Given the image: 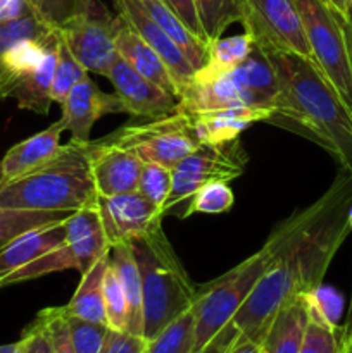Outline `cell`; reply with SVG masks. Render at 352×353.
Listing matches in <instances>:
<instances>
[{"mask_svg": "<svg viewBox=\"0 0 352 353\" xmlns=\"http://www.w3.org/2000/svg\"><path fill=\"white\" fill-rule=\"evenodd\" d=\"M352 171L340 168L314 203L283 221L282 240L268 271L231 321L235 333L262 345L276 314L292 300L316 292L338 248L352 231Z\"/></svg>", "mask_w": 352, "mask_h": 353, "instance_id": "cell-1", "label": "cell"}, {"mask_svg": "<svg viewBox=\"0 0 352 353\" xmlns=\"http://www.w3.org/2000/svg\"><path fill=\"white\" fill-rule=\"evenodd\" d=\"M268 54V52H266ZM280 79L269 124L309 138L352 171V114L311 59L268 54Z\"/></svg>", "mask_w": 352, "mask_h": 353, "instance_id": "cell-2", "label": "cell"}, {"mask_svg": "<svg viewBox=\"0 0 352 353\" xmlns=\"http://www.w3.org/2000/svg\"><path fill=\"white\" fill-rule=\"evenodd\" d=\"M88 141L69 140L40 168L12 181L0 183V207L21 210H64L97 205Z\"/></svg>", "mask_w": 352, "mask_h": 353, "instance_id": "cell-3", "label": "cell"}, {"mask_svg": "<svg viewBox=\"0 0 352 353\" xmlns=\"http://www.w3.org/2000/svg\"><path fill=\"white\" fill-rule=\"evenodd\" d=\"M141 276L144 340L148 341L171 321L193 307L200 295L169 243L162 224L130 241Z\"/></svg>", "mask_w": 352, "mask_h": 353, "instance_id": "cell-4", "label": "cell"}, {"mask_svg": "<svg viewBox=\"0 0 352 353\" xmlns=\"http://www.w3.org/2000/svg\"><path fill=\"white\" fill-rule=\"evenodd\" d=\"M280 240L282 226L275 228L261 250L235 265L226 274L200 286V295L195 302L197 336L193 353H206L230 326L235 314L254 290L255 283L268 271L278 250Z\"/></svg>", "mask_w": 352, "mask_h": 353, "instance_id": "cell-5", "label": "cell"}, {"mask_svg": "<svg viewBox=\"0 0 352 353\" xmlns=\"http://www.w3.org/2000/svg\"><path fill=\"white\" fill-rule=\"evenodd\" d=\"M316 68L352 114V43L347 19L324 0H295Z\"/></svg>", "mask_w": 352, "mask_h": 353, "instance_id": "cell-6", "label": "cell"}, {"mask_svg": "<svg viewBox=\"0 0 352 353\" xmlns=\"http://www.w3.org/2000/svg\"><path fill=\"white\" fill-rule=\"evenodd\" d=\"M248 155L240 138L226 143H200L192 154L173 168V188L162 214L186 217L190 199L204 185L213 181L230 183L240 178L247 165Z\"/></svg>", "mask_w": 352, "mask_h": 353, "instance_id": "cell-7", "label": "cell"}, {"mask_svg": "<svg viewBox=\"0 0 352 353\" xmlns=\"http://www.w3.org/2000/svg\"><path fill=\"white\" fill-rule=\"evenodd\" d=\"M102 140L133 152L141 162H155L169 169L200 145L192 117L179 109L168 116L150 117L141 123L131 119Z\"/></svg>", "mask_w": 352, "mask_h": 353, "instance_id": "cell-8", "label": "cell"}, {"mask_svg": "<svg viewBox=\"0 0 352 353\" xmlns=\"http://www.w3.org/2000/svg\"><path fill=\"white\" fill-rule=\"evenodd\" d=\"M66 228H68V234L61 247L0 279V288L16 285V283L31 281V279L66 271V269H76L83 274L104 254L110 250L106 234H104L97 205L72 212L66 221Z\"/></svg>", "mask_w": 352, "mask_h": 353, "instance_id": "cell-9", "label": "cell"}, {"mask_svg": "<svg viewBox=\"0 0 352 353\" xmlns=\"http://www.w3.org/2000/svg\"><path fill=\"white\" fill-rule=\"evenodd\" d=\"M242 24L261 50L313 61L295 0H242Z\"/></svg>", "mask_w": 352, "mask_h": 353, "instance_id": "cell-10", "label": "cell"}, {"mask_svg": "<svg viewBox=\"0 0 352 353\" xmlns=\"http://www.w3.org/2000/svg\"><path fill=\"white\" fill-rule=\"evenodd\" d=\"M121 24L119 16L113 17L95 0L88 10L68 17L57 28V33L86 71L107 78L114 61L119 57L116 34Z\"/></svg>", "mask_w": 352, "mask_h": 353, "instance_id": "cell-11", "label": "cell"}, {"mask_svg": "<svg viewBox=\"0 0 352 353\" xmlns=\"http://www.w3.org/2000/svg\"><path fill=\"white\" fill-rule=\"evenodd\" d=\"M97 209L109 247L141 236L154 226L162 224L164 217L161 207L154 205L138 192L99 196Z\"/></svg>", "mask_w": 352, "mask_h": 353, "instance_id": "cell-12", "label": "cell"}, {"mask_svg": "<svg viewBox=\"0 0 352 353\" xmlns=\"http://www.w3.org/2000/svg\"><path fill=\"white\" fill-rule=\"evenodd\" d=\"M107 79L113 83L114 95L119 99L123 110L137 119L168 116L178 110V97L171 95L150 79L138 74L126 61L117 57Z\"/></svg>", "mask_w": 352, "mask_h": 353, "instance_id": "cell-13", "label": "cell"}, {"mask_svg": "<svg viewBox=\"0 0 352 353\" xmlns=\"http://www.w3.org/2000/svg\"><path fill=\"white\" fill-rule=\"evenodd\" d=\"M88 157L97 195L114 196L137 192L144 162L133 152L100 138L88 141Z\"/></svg>", "mask_w": 352, "mask_h": 353, "instance_id": "cell-14", "label": "cell"}, {"mask_svg": "<svg viewBox=\"0 0 352 353\" xmlns=\"http://www.w3.org/2000/svg\"><path fill=\"white\" fill-rule=\"evenodd\" d=\"M117 16L145 41L150 45L164 64L168 65L169 72L175 78L176 86H178V97L183 86L188 85L195 76V69L188 62L182 50L175 45V41L164 33L161 26L154 21V17L147 12L141 0H116Z\"/></svg>", "mask_w": 352, "mask_h": 353, "instance_id": "cell-15", "label": "cell"}, {"mask_svg": "<svg viewBox=\"0 0 352 353\" xmlns=\"http://www.w3.org/2000/svg\"><path fill=\"white\" fill-rule=\"evenodd\" d=\"M62 124L71 133V140L90 141V133L97 121L106 114L124 112L119 99L110 93H104L95 81L86 74L76 83L62 103Z\"/></svg>", "mask_w": 352, "mask_h": 353, "instance_id": "cell-16", "label": "cell"}, {"mask_svg": "<svg viewBox=\"0 0 352 353\" xmlns=\"http://www.w3.org/2000/svg\"><path fill=\"white\" fill-rule=\"evenodd\" d=\"M64 131V124L59 119L47 130L10 147L0 161V183L21 178L54 157L61 148V134Z\"/></svg>", "mask_w": 352, "mask_h": 353, "instance_id": "cell-17", "label": "cell"}, {"mask_svg": "<svg viewBox=\"0 0 352 353\" xmlns=\"http://www.w3.org/2000/svg\"><path fill=\"white\" fill-rule=\"evenodd\" d=\"M188 114V112H186ZM200 143H226L237 140L254 123H268L271 112L254 107H231V109L204 110L188 114Z\"/></svg>", "mask_w": 352, "mask_h": 353, "instance_id": "cell-18", "label": "cell"}, {"mask_svg": "<svg viewBox=\"0 0 352 353\" xmlns=\"http://www.w3.org/2000/svg\"><path fill=\"white\" fill-rule=\"evenodd\" d=\"M231 72L244 92L247 105L273 114L280 93V79L269 55L254 45L247 59Z\"/></svg>", "mask_w": 352, "mask_h": 353, "instance_id": "cell-19", "label": "cell"}, {"mask_svg": "<svg viewBox=\"0 0 352 353\" xmlns=\"http://www.w3.org/2000/svg\"><path fill=\"white\" fill-rule=\"evenodd\" d=\"M66 221L28 231L0 248V279L61 247L68 234Z\"/></svg>", "mask_w": 352, "mask_h": 353, "instance_id": "cell-20", "label": "cell"}, {"mask_svg": "<svg viewBox=\"0 0 352 353\" xmlns=\"http://www.w3.org/2000/svg\"><path fill=\"white\" fill-rule=\"evenodd\" d=\"M116 50L119 57L126 61L138 74L150 79L171 95L178 97V86L161 55L150 45L145 43L124 21L116 34Z\"/></svg>", "mask_w": 352, "mask_h": 353, "instance_id": "cell-21", "label": "cell"}, {"mask_svg": "<svg viewBox=\"0 0 352 353\" xmlns=\"http://www.w3.org/2000/svg\"><path fill=\"white\" fill-rule=\"evenodd\" d=\"M110 265L119 279L128 302L126 333L144 338V296H141V276L130 241L110 247Z\"/></svg>", "mask_w": 352, "mask_h": 353, "instance_id": "cell-22", "label": "cell"}, {"mask_svg": "<svg viewBox=\"0 0 352 353\" xmlns=\"http://www.w3.org/2000/svg\"><path fill=\"white\" fill-rule=\"evenodd\" d=\"M307 323H309V310L307 299L292 300L286 303L269 326L262 341V353H299L306 336Z\"/></svg>", "mask_w": 352, "mask_h": 353, "instance_id": "cell-23", "label": "cell"}, {"mask_svg": "<svg viewBox=\"0 0 352 353\" xmlns=\"http://www.w3.org/2000/svg\"><path fill=\"white\" fill-rule=\"evenodd\" d=\"M110 262V250L104 254L92 268L83 272L75 295L64 307L66 314L90 323L106 324V309H104V274Z\"/></svg>", "mask_w": 352, "mask_h": 353, "instance_id": "cell-24", "label": "cell"}, {"mask_svg": "<svg viewBox=\"0 0 352 353\" xmlns=\"http://www.w3.org/2000/svg\"><path fill=\"white\" fill-rule=\"evenodd\" d=\"M141 2H144L147 12L154 17L155 23L185 54V57L188 59L195 71L207 65V62H209V43L197 38L162 0H141Z\"/></svg>", "mask_w": 352, "mask_h": 353, "instance_id": "cell-25", "label": "cell"}, {"mask_svg": "<svg viewBox=\"0 0 352 353\" xmlns=\"http://www.w3.org/2000/svg\"><path fill=\"white\" fill-rule=\"evenodd\" d=\"M55 61H57V45L54 50L48 52L43 61L31 69L26 76L19 81L12 93V99L17 100L19 109L31 110L35 114L48 112V107L52 103V79H54Z\"/></svg>", "mask_w": 352, "mask_h": 353, "instance_id": "cell-26", "label": "cell"}, {"mask_svg": "<svg viewBox=\"0 0 352 353\" xmlns=\"http://www.w3.org/2000/svg\"><path fill=\"white\" fill-rule=\"evenodd\" d=\"M195 303L175 321L162 327L152 340L145 341L144 353H193L197 336Z\"/></svg>", "mask_w": 352, "mask_h": 353, "instance_id": "cell-27", "label": "cell"}, {"mask_svg": "<svg viewBox=\"0 0 352 353\" xmlns=\"http://www.w3.org/2000/svg\"><path fill=\"white\" fill-rule=\"evenodd\" d=\"M71 214L64 210H21L0 207V248L28 231L62 223Z\"/></svg>", "mask_w": 352, "mask_h": 353, "instance_id": "cell-28", "label": "cell"}, {"mask_svg": "<svg viewBox=\"0 0 352 353\" xmlns=\"http://www.w3.org/2000/svg\"><path fill=\"white\" fill-rule=\"evenodd\" d=\"M55 28L47 26L41 21H38L33 14L19 17L14 21L0 23V100L7 99L6 93V62L9 50L14 43L24 38L45 37V34L54 33Z\"/></svg>", "mask_w": 352, "mask_h": 353, "instance_id": "cell-29", "label": "cell"}, {"mask_svg": "<svg viewBox=\"0 0 352 353\" xmlns=\"http://www.w3.org/2000/svg\"><path fill=\"white\" fill-rule=\"evenodd\" d=\"M200 26L209 43L223 37L233 23H242V0H193Z\"/></svg>", "mask_w": 352, "mask_h": 353, "instance_id": "cell-30", "label": "cell"}, {"mask_svg": "<svg viewBox=\"0 0 352 353\" xmlns=\"http://www.w3.org/2000/svg\"><path fill=\"white\" fill-rule=\"evenodd\" d=\"M254 48L251 34L242 33L230 38H217L209 45V62L207 68L214 71H231L247 59Z\"/></svg>", "mask_w": 352, "mask_h": 353, "instance_id": "cell-31", "label": "cell"}, {"mask_svg": "<svg viewBox=\"0 0 352 353\" xmlns=\"http://www.w3.org/2000/svg\"><path fill=\"white\" fill-rule=\"evenodd\" d=\"M59 34V33H57ZM88 74L85 68L76 61L75 55L69 52V48L66 47L64 41L59 37L57 40V61H55V71H54V79H52V102L55 103H64V100L68 99L69 92L72 90V86L78 81H81L85 76Z\"/></svg>", "mask_w": 352, "mask_h": 353, "instance_id": "cell-32", "label": "cell"}, {"mask_svg": "<svg viewBox=\"0 0 352 353\" xmlns=\"http://www.w3.org/2000/svg\"><path fill=\"white\" fill-rule=\"evenodd\" d=\"M299 353H349L342 326H331L309 312L306 336Z\"/></svg>", "mask_w": 352, "mask_h": 353, "instance_id": "cell-33", "label": "cell"}, {"mask_svg": "<svg viewBox=\"0 0 352 353\" xmlns=\"http://www.w3.org/2000/svg\"><path fill=\"white\" fill-rule=\"evenodd\" d=\"M66 321H68L69 334H71L76 353H106L110 336L109 326L90 323V321L68 316V314H66Z\"/></svg>", "mask_w": 352, "mask_h": 353, "instance_id": "cell-34", "label": "cell"}, {"mask_svg": "<svg viewBox=\"0 0 352 353\" xmlns=\"http://www.w3.org/2000/svg\"><path fill=\"white\" fill-rule=\"evenodd\" d=\"M104 309H106V323L109 330L124 333L128 326V302L110 262L104 274Z\"/></svg>", "mask_w": 352, "mask_h": 353, "instance_id": "cell-35", "label": "cell"}, {"mask_svg": "<svg viewBox=\"0 0 352 353\" xmlns=\"http://www.w3.org/2000/svg\"><path fill=\"white\" fill-rule=\"evenodd\" d=\"M235 195L224 181H213L197 190L190 199L186 217L192 214H223L233 207Z\"/></svg>", "mask_w": 352, "mask_h": 353, "instance_id": "cell-36", "label": "cell"}, {"mask_svg": "<svg viewBox=\"0 0 352 353\" xmlns=\"http://www.w3.org/2000/svg\"><path fill=\"white\" fill-rule=\"evenodd\" d=\"M173 188V169L155 162H144L137 192L154 205L164 207Z\"/></svg>", "mask_w": 352, "mask_h": 353, "instance_id": "cell-37", "label": "cell"}, {"mask_svg": "<svg viewBox=\"0 0 352 353\" xmlns=\"http://www.w3.org/2000/svg\"><path fill=\"white\" fill-rule=\"evenodd\" d=\"M37 319L40 321L45 333H47L52 353H76L75 347H72L71 334H69L66 312L62 307H48V309L40 310Z\"/></svg>", "mask_w": 352, "mask_h": 353, "instance_id": "cell-38", "label": "cell"}, {"mask_svg": "<svg viewBox=\"0 0 352 353\" xmlns=\"http://www.w3.org/2000/svg\"><path fill=\"white\" fill-rule=\"evenodd\" d=\"M30 12L50 28H59L75 12V0H26Z\"/></svg>", "mask_w": 352, "mask_h": 353, "instance_id": "cell-39", "label": "cell"}, {"mask_svg": "<svg viewBox=\"0 0 352 353\" xmlns=\"http://www.w3.org/2000/svg\"><path fill=\"white\" fill-rule=\"evenodd\" d=\"M179 19L183 21L186 28L195 34L197 38H200L202 41L209 43L206 38V33H204L202 26H200V21H199V14H197L195 9V2L193 0H162ZM211 45V43H209Z\"/></svg>", "mask_w": 352, "mask_h": 353, "instance_id": "cell-40", "label": "cell"}, {"mask_svg": "<svg viewBox=\"0 0 352 353\" xmlns=\"http://www.w3.org/2000/svg\"><path fill=\"white\" fill-rule=\"evenodd\" d=\"M19 343V353H52L50 341L38 319H35V323L23 331Z\"/></svg>", "mask_w": 352, "mask_h": 353, "instance_id": "cell-41", "label": "cell"}, {"mask_svg": "<svg viewBox=\"0 0 352 353\" xmlns=\"http://www.w3.org/2000/svg\"><path fill=\"white\" fill-rule=\"evenodd\" d=\"M145 340L130 333H116L110 331L109 343H107L106 353H144Z\"/></svg>", "mask_w": 352, "mask_h": 353, "instance_id": "cell-42", "label": "cell"}, {"mask_svg": "<svg viewBox=\"0 0 352 353\" xmlns=\"http://www.w3.org/2000/svg\"><path fill=\"white\" fill-rule=\"evenodd\" d=\"M28 14L31 12L26 0H0V23L19 19Z\"/></svg>", "mask_w": 352, "mask_h": 353, "instance_id": "cell-43", "label": "cell"}, {"mask_svg": "<svg viewBox=\"0 0 352 353\" xmlns=\"http://www.w3.org/2000/svg\"><path fill=\"white\" fill-rule=\"evenodd\" d=\"M223 353H262V347L237 333Z\"/></svg>", "mask_w": 352, "mask_h": 353, "instance_id": "cell-44", "label": "cell"}, {"mask_svg": "<svg viewBox=\"0 0 352 353\" xmlns=\"http://www.w3.org/2000/svg\"><path fill=\"white\" fill-rule=\"evenodd\" d=\"M342 331H344L345 345H349L352 341V299H351V307H349L347 319H345V324L342 326Z\"/></svg>", "mask_w": 352, "mask_h": 353, "instance_id": "cell-45", "label": "cell"}, {"mask_svg": "<svg viewBox=\"0 0 352 353\" xmlns=\"http://www.w3.org/2000/svg\"><path fill=\"white\" fill-rule=\"evenodd\" d=\"M324 2L330 7H333V9L337 10V12H340L342 16H345V12H347V0H324Z\"/></svg>", "mask_w": 352, "mask_h": 353, "instance_id": "cell-46", "label": "cell"}, {"mask_svg": "<svg viewBox=\"0 0 352 353\" xmlns=\"http://www.w3.org/2000/svg\"><path fill=\"white\" fill-rule=\"evenodd\" d=\"M95 2V0H75V12H85V10L90 9V6Z\"/></svg>", "mask_w": 352, "mask_h": 353, "instance_id": "cell-47", "label": "cell"}, {"mask_svg": "<svg viewBox=\"0 0 352 353\" xmlns=\"http://www.w3.org/2000/svg\"><path fill=\"white\" fill-rule=\"evenodd\" d=\"M19 348H21L19 341L10 345H0V353H19Z\"/></svg>", "mask_w": 352, "mask_h": 353, "instance_id": "cell-48", "label": "cell"}, {"mask_svg": "<svg viewBox=\"0 0 352 353\" xmlns=\"http://www.w3.org/2000/svg\"><path fill=\"white\" fill-rule=\"evenodd\" d=\"M345 19H347L349 37H351V43H352V2L347 6V12H345Z\"/></svg>", "mask_w": 352, "mask_h": 353, "instance_id": "cell-49", "label": "cell"}, {"mask_svg": "<svg viewBox=\"0 0 352 353\" xmlns=\"http://www.w3.org/2000/svg\"><path fill=\"white\" fill-rule=\"evenodd\" d=\"M347 352H349V353H352V341H351V343L347 345Z\"/></svg>", "mask_w": 352, "mask_h": 353, "instance_id": "cell-50", "label": "cell"}, {"mask_svg": "<svg viewBox=\"0 0 352 353\" xmlns=\"http://www.w3.org/2000/svg\"><path fill=\"white\" fill-rule=\"evenodd\" d=\"M352 2V0H347V6H349V3H351Z\"/></svg>", "mask_w": 352, "mask_h": 353, "instance_id": "cell-51", "label": "cell"}]
</instances>
